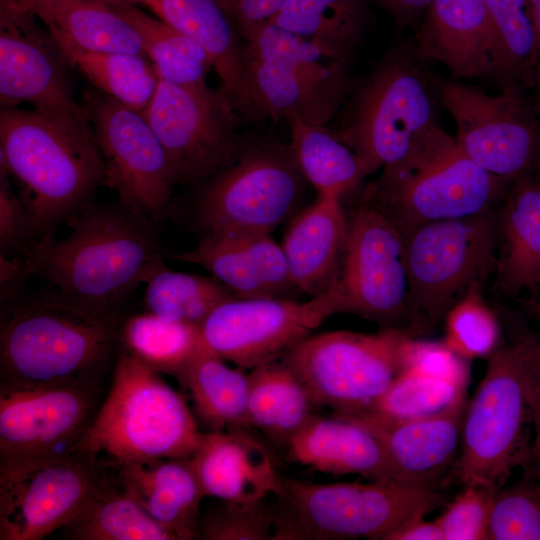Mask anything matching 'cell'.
<instances>
[{
    "label": "cell",
    "mask_w": 540,
    "mask_h": 540,
    "mask_svg": "<svg viewBox=\"0 0 540 540\" xmlns=\"http://www.w3.org/2000/svg\"><path fill=\"white\" fill-rule=\"evenodd\" d=\"M11 177L35 239L92 201L104 186V163L84 106L46 112L0 110V177Z\"/></svg>",
    "instance_id": "1"
},
{
    "label": "cell",
    "mask_w": 540,
    "mask_h": 540,
    "mask_svg": "<svg viewBox=\"0 0 540 540\" xmlns=\"http://www.w3.org/2000/svg\"><path fill=\"white\" fill-rule=\"evenodd\" d=\"M118 311H100L49 286L1 302V384H99L120 340Z\"/></svg>",
    "instance_id": "2"
},
{
    "label": "cell",
    "mask_w": 540,
    "mask_h": 540,
    "mask_svg": "<svg viewBox=\"0 0 540 540\" xmlns=\"http://www.w3.org/2000/svg\"><path fill=\"white\" fill-rule=\"evenodd\" d=\"M70 233L34 239L23 256L66 296L100 311H118L162 259L154 223L92 201L67 219Z\"/></svg>",
    "instance_id": "3"
},
{
    "label": "cell",
    "mask_w": 540,
    "mask_h": 540,
    "mask_svg": "<svg viewBox=\"0 0 540 540\" xmlns=\"http://www.w3.org/2000/svg\"><path fill=\"white\" fill-rule=\"evenodd\" d=\"M512 183L479 167L437 123L414 139L400 161L382 169L367 202L404 234L429 222L494 210Z\"/></svg>",
    "instance_id": "4"
},
{
    "label": "cell",
    "mask_w": 540,
    "mask_h": 540,
    "mask_svg": "<svg viewBox=\"0 0 540 540\" xmlns=\"http://www.w3.org/2000/svg\"><path fill=\"white\" fill-rule=\"evenodd\" d=\"M201 432L186 399L124 350L77 451L113 466L189 458Z\"/></svg>",
    "instance_id": "5"
},
{
    "label": "cell",
    "mask_w": 540,
    "mask_h": 540,
    "mask_svg": "<svg viewBox=\"0 0 540 540\" xmlns=\"http://www.w3.org/2000/svg\"><path fill=\"white\" fill-rule=\"evenodd\" d=\"M275 497L273 540H386L449 501L442 489L395 479L318 484L282 477Z\"/></svg>",
    "instance_id": "6"
},
{
    "label": "cell",
    "mask_w": 540,
    "mask_h": 540,
    "mask_svg": "<svg viewBox=\"0 0 540 540\" xmlns=\"http://www.w3.org/2000/svg\"><path fill=\"white\" fill-rule=\"evenodd\" d=\"M427 62L415 43H399L348 99L332 131L359 157L366 176L400 161L414 139L437 124L440 81Z\"/></svg>",
    "instance_id": "7"
},
{
    "label": "cell",
    "mask_w": 540,
    "mask_h": 540,
    "mask_svg": "<svg viewBox=\"0 0 540 540\" xmlns=\"http://www.w3.org/2000/svg\"><path fill=\"white\" fill-rule=\"evenodd\" d=\"M248 86L263 118L326 125L351 91L346 63L271 21L241 36Z\"/></svg>",
    "instance_id": "8"
},
{
    "label": "cell",
    "mask_w": 540,
    "mask_h": 540,
    "mask_svg": "<svg viewBox=\"0 0 540 540\" xmlns=\"http://www.w3.org/2000/svg\"><path fill=\"white\" fill-rule=\"evenodd\" d=\"M306 183L289 144L242 140L235 157L200 184L197 222L204 235L271 234L303 208Z\"/></svg>",
    "instance_id": "9"
},
{
    "label": "cell",
    "mask_w": 540,
    "mask_h": 540,
    "mask_svg": "<svg viewBox=\"0 0 540 540\" xmlns=\"http://www.w3.org/2000/svg\"><path fill=\"white\" fill-rule=\"evenodd\" d=\"M403 235L408 305L419 334L444 321L470 289L482 287L498 265L496 210L429 222Z\"/></svg>",
    "instance_id": "10"
},
{
    "label": "cell",
    "mask_w": 540,
    "mask_h": 540,
    "mask_svg": "<svg viewBox=\"0 0 540 540\" xmlns=\"http://www.w3.org/2000/svg\"><path fill=\"white\" fill-rule=\"evenodd\" d=\"M487 360L485 374L466 406L450 480L498 490L527 460L532 419L517 348L511 342L501 344Z\"/></svg>",
    "instance_id": "11"
},
{
    "label": "cell",
    "mask_w": 540,
    "mask_h": 540,
    "mask_svg": "<svg viewBox=\"0 0 540 540\" xmlns=\"http://www.w3.org/2000/svg\"><path fill=\"white\" fill-rule=\"evenodd\" d=\"M407 335L395 329L330 331L307 337L280 360L316 406L328 407L336 416H353L369 410L401 372V345Z\"/></svg>",
    "instance_id": "12"
},
{
    "label": "cell",
    "mask_w": 540,
    "mask_h": 540,
    "mask_svg": "<svg viewBox=\"0 0 540 540\" xmlns=\"http://www.w3.org/2000/svg\"><path fill=\"white\" fill-rule=\"evenodd\" d=\"M141 114L159 138L176 184H201L226 166L242 143L244 119L221 87L179 86L159 78Z\"/></svg>",
    "instance_id": "13"
},
{
    "label": "cell",
    "mask_w": 540,
    "mask_h": 540,
    "mask_svg": "<svg viewBox=\"0 0 540 540\" xmlns=\"http://www.w3.org/2000/svg\"><path fill=\"white\" fill-rule=\"evenodd\" d=\"M84 452L0 459V539L40 540L62 529L104 481Z\"/></svg>",
    "instance_id": "14"
},
{
    "label": "cell",
    "mask_w": 540,
    "mask_h": 540,
    "mask_svg": "<svg viewBox=\"0 0 540 540\" xmlns=\"http://www.w3.org/2000/svg\"><path fill=\"white\" fill-rule=\"evenodd\" d=\"M439 100L456 124V141L488 173L514 182L540 169V116L519 90L490 95L453 78Z\"/></svg>",
    "instance_id": "15"
},
{
    "label": "cell",
    "mask_w": 540,
    "mask_h": 540,
    "mask_svg": "<svg viewBox=\"0 0 540 540\" xmlns=\"http://www.w3.org/2000/svg\"><path fill=\"white\" fill-rule=\"evenodd\" d=\"M344 312L374 321L382 329L419 334L408 305L404 239L397 225L367 202L348 221L337 281Z\"/></svg>",
    "instance_id": "16"
},
{
    "label": "cell",
    "mask_w": 540,
    "mask_h": 540,
    "mask_svg": "<svg viewBox=\"0 0 540 540\" xmlns=\"http://www.w3.org/2000/svg\"><path fill=\"white\" fill-rule=\"evenodd\" d=\"M344 313L337 282L306 302L259 297L227 300L201 326L207 347L241 369L280 360L326 318Z\"/></svg>",
    "instance_id": "17"
},
{
    "label": "cell",
    "mask_w": 540,
    "mask_h": 540,
    "mask_svg": "<svg viewBox=\"0 0 540 540\" xmlns=\"http://www.w3.org/2000/svg\"><path fill=\"white\" fill-rule=\"evenodd\" d=\"M85 111L104 163V186L119 203L154 224L162 219L176 182L166 152L140 112L94 89Z\"/></svg>",
    "instance_id": "18"
},
{
    "label": "cell",
    "mask_w": 540,
    "mask_h": 540,
    "mask_svg": "<svg viewBox=\"0 0 540 540\" xmlns=\"http://www.w3.org/2000/svg\"><path fill=\"white\" fill-rule=\"evenodd\" d=\"M98 384L0 386V459L77 451L97 410Z\"/></svg>",
    "instance_id": "19"
},
{
    "label": "cell",
    "mask_w": 540,
    "mask_h": 540,
    "mask_svg": "<svg viewBox=\"0 0 540 540\" xmlns=\"http://www.w3.org/2000/svg\"><path fill=\"white\" fill-rule=\"evenodd\" d=\"M68 66L55 38L29 7L21 0H0L1 107L26 103L46 112L81 109Z\"/></svg>",
    "instance_id": "20"
},
{
    "label": "cell",
    "mask_w": 540,
    "mask_h": 540,
    "mask_svg": "<svg viewBox=\"0 0 540 540\" xmlns=\"http://www.w3.org/2000/svg\"><path fill=\"white\" fill-rule=\"evenodd\" d=\"M467 403L464 396L440 412L413 418L371 413L342 418L361 425L380 441L399 480L442 489L459 454Z\"/></svg>",
    "instance_id": "21"
},
{
    "label": "cell",
    "mask_w": 540,
    "mask_h": 540,
    "mask_svg": "<svg viewBox=\"0 0 540 540\" xmlns=\"http://www.w3.org/2000/svg\"><path fill=\"white\" fill-rule=\"evenodd\" d=\"M415 46L457 79H495L497 45L484 0H431Z\"/></svg>",
    "instance_id": "22"
},
{
    "label": "cell",
    "mask_w": 540,
    "mask_h": 540,
    "mask_svg": "<svg viewBox=\"0 0 540 540\" xmlns=\"http://www.w3.org/2000/svg\"><path fill=\"white\" fill-rule=\"evenodd\" d=\"M169 257L204 268L239 298L298 292L282 246L270 234L204 235L194 249Z\"/></svg>",
    "instance_id": "23"
},
{
    "label": "cell",
    "mask_w": 540,
    "mask_h": 540,
    "mask_svg": "<svg viewBox=\"0 0 540 540\" xmlns=\"http://www.w3.org/2000/svg\"><path fill=\"white\" fill-rule=\"evenodd\" d=\"M188 459L205 497L252 502L281 488L269 450L246 430L201 432Z\"/></svg>",
    "instance_id": "24"
},
{
    "label": "cell",
    "mask_w": 540,
    "mask_h": 540,
    "mask_svg": "<svg viewBox=\"0 0 540 540\" xmlns=\"http://www.w3.org/2000/svg\"><path fill=\"white\" fill-rule=\"evenodd\" d=\"M156 17L196 41L244 120L262 119L248 86L242 39L215 0H150Z\"/></svg>",
    "instance_id": "25"
},
{
    "label": "cell",
    "mask_w": 540,
    "mask_h": 540,
    "mask_svg": "<svg viewBox=\"0 0 540 540\" xmlns=\"http://www.w3.org/2000/svg\"><path fill=\"white\" fill-rule=\"evenodd\" d=\"M282 241L291 280L310 298L329 290L340 275L348 233L341 199L317 195L290 221Z\"/></svg>",
    "instance_id": "26"
},
{
    "label": "cell",
    "mask_w": 540,
    "mask_h": 540,
    "mask_svg": "<svg viewBox=\"0 0 540 540\" xmlns=\"http://www.w3.org/2000/svg\"><path fill=\"white\" fill-rule=\"evenodd\" d=\"M285 448L291 462L325 474L399 480L380 441L361 425L334 414H314Z\"/></svg>",
    "instance_id": "27"
},
{
    "label": "cell",
    "mask_w": 540,
    "mask_h": 540,
    "mask_svg": "<svg viewBox=\"0 0 540 540\" xmlns=\"http://www.w3.org/2000/svg\"><path fill=\"white\" fill-rule=\"evenodd\" d=\"M113 467L125 492L177 540L199 537L205 496L188 458Z\"/></svg>",
    "instance_id": "28"
},
{
    "label": "cell",
    "mask_w": 540,
    "mask_h": 540,
    "mask_svg": "<svg viewBox=\"0 0 540 540\" xmlns=\"http://www.w3.org/2000/svg\"><path fill=\"white\" fill-rule=\"evenodd\" d=\"M497 212V285L514 296L540 286V169L515 180Z\"/></svg>",
    "instance_id": "29"
},
{
    "label": "cell",
    "mask_w": 540,
    "mask_h": 540,
    "mask_svg": "<svg viewBox=\"0 0 540 540\" xmlns=\"http://www.w3.org/2000/svg\"><path fill=\"white\" fill-rule=\"evenodd\" d=\"M53 36L94 52L143 53L134 27L94 0H21Z\"/></svg>",
    "instance_id": "30"
},
{
    "label": "cell",
    "mask_w": 540,
    "mask_h": 540,
    "mask_svg": "<svg viewBox=\"0 0 540 540\" xmlns=\"http://www.w3.org/2000/svg\"><path fill=\"white\" fill-rule=\"evenodd\" d=\"M189 392L197 418L209 431L251 429L248 376L205 345L176 378Z\"/></svg>",
    "instance_id": "31"
},
{
    "label": "cell",
    "mask_w": 540,
    "mask_h": 540,
    "mask_svg": "<svg viewBox=\"0 0 540 540\" xmlns=\"http://www.w3.org/2000/svg\"><path fill=\"white\" fill-rule=\"evenodd\" d=\"M247 376L251 427L285 446L315 414V403L297 375L281 360L259 365Z\"/></svg>",
    "instance_id": "32"
},
{
    "label": "cell",
    "mask_w": 540,
    "mask_h": 540,
    "mask_svg": "<svg viewBox=\"0 0 540 540\" xmlns=\"http://www.w3.org/2000/svg\"><path fill=\"white\" fill-rule=\"evenodd\" d=\"M348 63L367 23L364 0H288L270 20Z\"/></svg>",
    "instance_id": "33"
},
{
    "label": "cell",
    "mask_w": 540,
    "mask_h": 540,
    "mask_svg": "<svg viewBox=\"0 0 540 540\" xmlns=\"http://www.w3.org/2000/svg\"><path fill=\"white\" fill-rule=\"evenodd\" d=\"M287 122L290 148L302 175L317 195L342 200L360 186L367 177L361 160L331 129L299 119Z\"/></svg>",
    "instance_id": "34"
},
{
    "label": "cell",
    "mask_w": 540,
    "mask_h": 540,
    "mask_svg": "<svg viewBox=\"0 0 540 540\" xmlns=\"http://www.w3.org/2000/svg\"><path fill=\"white\" fill-rule=\"evenodd\" d=\"M53 37L69 66L85 76L96 90L140 113L148 106L159 76L143 53L88 51Z\"/></svg>",
    "instance_id": "35"
},
{
    "label": "cell",
    "mask_w": 540,
    "mask_h": 540,
    "mask_svg": "<svg viewBox=\"0 0 540 540\" xmlns=\"http://www.w3.org/2000/svg\"><path fill=\"white\" fill-rule=\"evenodd\" d=\"M76 540H177L153 519L117 480L106 479L82 510L63 528Z\"/></svg>",
    "instance_id": "36"
},
{
    "label": "cell",
    "mask_w": 540,
    "mask_h": 540,
    "mask_svg": "<svg viewBox=\"0 0 540 540\" xmlns=\"http://www.w3.org/2000/svg\"><path fill=\"white\" fill-rule=\"evenodd\" d=\"M113 8L137 31L142 52L151 61L160 79L179 86L206 83L207 74L213 66L205 50L196 41L139 6Z\"/></svg>",
    "instance_id": "37"
},
{
    "label": "cell",
    "mask_w": 540,
    "mask_h": 540,
    "mask_svg": "<svg viewBox=\"0 0 540 540\" xmlns=\"http://www.w3.org/2000/svg\"><path fill=\"white\" fill-rule=\"evenodd\" d=\"M144 284L146 311L168 321L200 327L217 306L237 297L216 278L174 271L163 259Z\"/></svg>",
    "instance_id": "38"
},
{
    "label": "cell",
    "mask_w": 540,
    "mask_h": 540,
    "mask_svg": "<svg viewBox=\"0 0 540 540\" xmlns=\"http://www.w3.org/2000/svg\"><path fill=\"white\" fill-rule=\"evenodd\" d=\"M120 341L150 369L175 378L206 345L200 326L168 321L148 311L121 324Z\"/></svg>",
    "instance_id": "39"
},
{
    "label": "cell",
    "mask_w": 540,
    "mask_h": 540,
    "mask_svg": "<svg viewBox=\"0 0 540 540\" xmlns=\"http://www.w3.org/2000/svg\"><path fill=\"white\" fill-rule=\"evenodd\" d=\"M497 45L495 79L502 90L531 87L539 62L528 0H484Z\"/></svg>",
    "instance_id": "40"
},
{
    "label": "cell",
    "mask_w": 540,
    "mask_h": 540,
    "mask_svg": "<svg viewBox=\"0 0 540 540\" xmlns=\"http://www.w3.org/2000/svg\"><path fill=\"white\" fill-rule=\"evenodd\" d=\"M443 342L467 361L488 358L501 343V323L482 287L470 289L444 317Z\"/></svg>",
    "instance_id": "41"
},
{
    "label": "cell",
    "mask_w": 540,
    "mask_h": 540,
    "mask_svg": "<svg viewBox=\"0 0 540 540\" xmlns=\"http://www.w3.org/2000/svg\"><path fill=\"white\" fill-rule=\"evenodd\" d=\"M464 396L466 391L449 382L402 371L375 404L363 413L391 419L426 416L446 409Z\"/></svg>",
    "instance_id": "42"
},
{
    "label": "cell",
    "mask_w": 540,
    "mask_h": 540,
    "mask_svg": "<svg viewBox=\"0 0 540 540\" xmlns=\"http://www.w3.org/2000/svg\"><path fill=\"white\" fill-rule=\"evenodd\" d=\"M275 520L267 497L252 502L219 499L201 513L198 539L273 540Z\"/></svg>",
    "instance_id": "43"
},
{
    "label": "cell",
    "mask_w": 540,
    "mask_h": 540,
    "mask_svg": "<svg viewBox=\"0 0 540 540\" xmlns=\"http://www.w3.org/2000/svg\"><path fill=\"white\" fill-rule=\"evenodd\" d=\"M487 540H540L539 482L523 477L496 491Z\"/></svg>",
    "instance_id": "44"
},
{
    "label": "cell",
    "mask_w": 540,
    "mask_h": 540,
    "mask_svg": "<svg viewBox=\"0 0 540 540\" xmlns=\"http://www.w3.org/2000/svg\"><path fill=\"white\" fill-rule=\"evenodd\" d=\"M496 489L463 486L444 506L434 520L442 530L444 540H487L491 507Z\"/></svg>",
    "instance_id": "45"
},
{
    "label": "cell",
    "mask_w": 540,
    "mask_h": 540,
    "mask_svg": "<svg viewBox=\"0 0 540 540\" xmlns=\"http://www.w3.org/2000/svg\"><path fill=\"white\" fill-rule=\"evenodd\" d=\"M510 342L517 348L524 365L525 382L531 412L533 440L523 466V477L540 483V336L518 319H504Z\"/></svg>",
    "instance_id": "46"
},
{
    "label": "cell",
    "mask_w": 540,
    "mask_h": 540,
    "mask_svg": "<svg viewBox=\"0 0 540 540\" xmlns=\"http://www.w3.org/2000/svg\"><path fill=\"white\" fill-rule=\"evenodd\" d=\"M412 371L449 382L466 391L470 381L469 361L457 355L443 341L405 336L401 345V372Z\"/></svg>",
    "instance_id": "47"
},
{
    "label": "cell",
    "mask_w": 540,
    "mask_h": 540,
    "mask_svg": "<svg viewBox=\"0 0 540 540\" xmlns=\"http://www.w3.org/2000/svg\"><path fill=\"white\" fill-rule=\"evenodd\" d=\"M35 239L30 216L9 177H0V246L7 254L22 249L24 252Z\"/></svg>",
    "instance_id": "48"
},
{
    "label": "cell",
    "mask_w": 540,
    "mask_h": 540,
    "mask_svg": "<svg viewBox=\"0 0 540 540\" xmlns=\"http://www.w3.org/2000/svg\"><path fill=\"white\" fill-rule=\"evenodd\" d=\"M240 37L255 26L270 21L288 0H215Z\"/></svg>",
    "instance_id": "49"
},
{
    "label": "cell",
    "mask_w": 540,
    "mask_h": 540,
    "mask_svg": "<svg viewBox=\"0 0 540 540\" xmlns=\"http://www.w3.org/2000/svg\"><path fill=\"white\" fill-rule=\"evenodd\" d=\"M34 275L26 256L9 257L0 255V299L1 302L23 291L25 282Z\"/></svg>",
    "instance_id": "50"
},
{
    "label": "cell",
    "mask_w": 540,
    "mask_h": 540,
    "mask_svg": "<svg viewBox=\"0 0 540 540\" xmlns=\"http://www.w3.org/2000/svg\"><path fill=\"white\" fill-rule=\"evenodd\" d=\"M394 19L400 29H409L420 24L431 0H374Z\"/></svg>",
    "instance_id": "51"
},
{
    "label": "cell",
    "mask_w": 540,
    "mask_h": 540,
    "mask_svg": "<svg viewBox=\"0 0 540 540\" xmlns=\"http://www.w3.org/2000/svg\"><path fill=\"white\" fill-rule=\"evenodd\" d=\"M425 517L413 519L394 530L386 540H444L441 528Z\"/></svg>",
    "instance_id": "52"
},
{
    "label": "cell",
    "mask_w": 540,
    "mask_h": 540,
    "mask_svg": "<svg viewBox=\"0 0 540 540\" xmlns=\"http://www.w3.org/2000/svg\"><path fill=\"white\" fill-rule=\"evenodd\" d=\"M530 11L532 15V20L535 28L536 33V40H537V51H538V57L540 61V0H528Z\"/></svg>",
    "instance_id": "53"
},
{
    "label": "cell",
    "mask_w": 540,
    "mask_h": 540,
    "mask_svg": "<svg viewBox=\"0 0 540 540\" xmlns=\"http://www.w3.org/2000/svg\"><path fill=\"white\" fill-rule=\"evenodd\" d=\"M534 92L533 106L540 116V61L538 62L531 83Z\"/></svg>",
    "instance_id": "54"
},
{
    "label": "cell",
    "mask_w": 540,
    "mask_h": 540,
    "mask_svg": "<svg viewBox=\"0 0 540 540\" xmlns=\"http://www.w3.org/2000/svg\"><path fill=\"white\" fill-rule=\"evenodd\" d=\"M94 1H98L112 7L127 6V5H133V6L143 5L147 7L150 0H94Z\"/></svg>",
    "instance_id": "55"
},
{
    "label": "cell",
    "mask_w": 540,
    "mask_h": 540,
    "mask_svg": "<svg viewBox=\"0 0 540 540\" xmlns=\"http://www.w3.org/2000/svg\"><path fill=\"white\" fill-rule=\"evenodd\" d=\"M532 312L540 324V297H538L532 304Z\"/></svg>",
    "instance_id": "56"
}]
</instances>
